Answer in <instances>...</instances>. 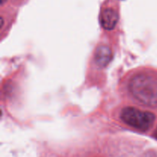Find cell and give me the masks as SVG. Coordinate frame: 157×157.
<instances>
[{"instance_id":"cell-1","label":"cell","mask_w":157,"mask_h":157,"mask_svg":"<svg viewBox=\"0 0 157 157\" xmlns=\"http://www.w3.org/2000/svg\"><path fill=\"white\" fill-rule=\"evenodd\" d=\"M129 89L135 99L148 106H157V78L142 72L130 79Z\"/></svg>"},{"instance_id":"cell-2","label":"cell","mask_w":157,"mask_h":157,"mask_svg":"<svg viewBox=\"0 0 157 157\" xmlns=\"http://www.w3.org/2000/svg\"><path fill=\"white\" fill-rule=\"evenodd\" d=\"M121 118L126 124L140 131H147L155 121L154 114L134 107H125L121 110Z\"/></svg>"},{"instance_id":"cell-3","label":"cell","mask_w":157,"mask_h":157,"mask_svg":"<svg viewBox=\"0 0 157 157\" xmlns=\"http://www.w3.org/2000/svg\"><path fill=\"white\" fill-rule=\"evenodd\" d=\"M119 15L113 9L107 8L102 11L100 16V21L102 27L106 30H112L118 22Z\"/></svg>"},{"instance_id":"cell-4","label":"cell","mask_w":157,"mask_h":157,"mask_svg":"<svg viewBox=\"0 0 157 157\" xmlns=\"http://www.w3.org/2000/svg\"><path fill=\"white\" fill-rule=\"evenodd\" d=\"M112 58V51L107 46H100L98 47L94 55L95 62L99 67L104 68L107 66Z\"/></svg>"},{"instance_id":"cell-5","label":"cell","mask_w":157,"mask_h":157,"mask_svg":"<svg viewBox=\"0 0 157 157\" xmlns=\"http://www.w3.org/2000/svg\"><path fill=\"white\" fill-rule=\"evenodd\" d=\"M156 136H157V129H156Z\"/></svg>"}]
</instances>
